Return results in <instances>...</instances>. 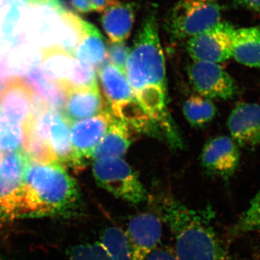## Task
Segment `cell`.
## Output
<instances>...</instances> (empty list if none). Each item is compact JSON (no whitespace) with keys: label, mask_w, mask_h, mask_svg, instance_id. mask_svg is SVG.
I'll use <instances>...</instances> for the list:
<instances>
[{"label":"cell","mask_w":260,"mask_h":260,"mask_svg":"<svg viewBox=\"0 0 260 260\" xmlns=\"http://www.w3.org/2000/svg\"><path fill=\"white\" fill-rule=\"evenodd\" d=\"M258 260H260V255H259V259H258Z\"/></svg>","instance_id":"42"},{"label":"cell","mask_w":260,"mask_h":260,"mask_svg":"<svg viewBox=\"0 0 260 260\" xmlns=\"http://www.w3.org/2000/svg\"><path fill=\"white\" fill-rule=\"evenodd\" d=\"M134 129L125 121L114 118L92 154L91 158H122L134 139Z\"/></svg>","instance_id":"18"},{"label":"cell","mask_w":260,"mask_h":260,"mask_svg":"<svg viewBox=\"0 0 260 260\" xmlns=\"http://www.w3.org/2000/svg\"><path fill=\"white\" fill-rule=\"evenodd\" d=\"M0 260H3V259H2V258H1V257H0Z\"/></svg>","instance_id":"41"},{"label":"cell","mask_w":260,"mask_h":260,"mask_svg":"<svg viewBox=\"0 0 260 260\" xmlns=\"http://www.w3.org/2000/svg\"><path fill=\"white\" fill-rule=\"evenodd\" d=\"M2 154H3V152H2L1 150H0V158H1Z\"/></svg>","instance_id":"40"},{"label":"cell","mask_w":260,"mask_h":260,"mask_svg":"<svg viewBox=\"0 0 260 260\" xmlns=\"http://www.w3.org/2000/svg\"><path fill=\"white\" fill-rule=\"evenodd\" d=\"M80 198L76 181L61 164L30 161L22 184L19 218L69 215Z\"/></svg>","instance_id":"2"},{"label":"cell","mask_w":260,"mask_h":260,"mask_svg":"<svg viewBox=\"0 0 260 260\" xmlns=\"http://www.w3.org/2000/svg\"><path fill=\"white\" fill-rule=\"evenodd\" d=\"M222 8L214 2L181 0L166 22V29L174 39H190L220 22Z\"/></svg>","instance_id":"6"},{"label":"cell","mask_w":260,"mask_h":260,"mask_svg":"<svg viewBox=\"0 0 260 260\" xmlns=\"http://www.w3.org/2000/svg\"><path fill=\"white\" fill-rule=\"evenodd\" d=\"M24 139V124L0 114V148L6 152L23 150Z\"/></svg>","instance_id":"29"},{"label":"cell","mask_w":260,"mask_h":260,"mask_svg":"<svg viewBox=\"0 0 260 260\" xmlns=\"http://www.w3.org/2000/svg\"><path fill=\"white\" fill-rule=\"evenodd\" d=\"M104 102L99 86L67 90L61 115L69 122L83 120L104 111Z\"/></svg>","instance_id":"16"},{"label":"cell","mask_w":260,"mask_h":260,"mask_svg":"<svg viewBox=\"0 0 260 260\" xmlns=\"http://www.w3.org/2000/svg\"><path fill=\"white\" fill-rule=\"evenodd\" d=\"M144 260H178L174 249L166 246H158L148 254Z\"/></svg>","instance_id":"34"},{"label":"cell","mask_w":260,"mask_h":260,"mask_svg":"<svg viewBox=\"0 0 260 260\" xmlns=\"http://www.w3.org/2000/svg\"><path fill=\"white\" fill-rule=\"evenodd\" d=\"M61 25L56 47L61 48L74 56L75 49L84 34L83 19L70 12L60 15Z\"/></svg>","instance_id":"26"},{"label":"cell","mask_w":260,"mask_h":260,"mask_svg":"<svg viewBox=\"0 0 260 260\" xmlns=\"http://www.w3.org/2000/svg\"><path fill=\"white\" fill-rule=\"evenodd\" d=\"M114 119L112 112L104 110L96 116L70 124L72 147L80 167L85 160L91 158Z\"/></svg>","instance_id":"11"},{"label":"cell","mask_w":260,"mask_h":260,"mask_svg":"<svg viewBox=\"0 0 260 260\" xmlns=\"http://www.w3.org/2000/svg\"><path fill=\"white\" fill-rule=\"evenodd\" d=\"M99 86L95 68L81 62L76 59L73 73L64 86L65 90L72 88H90Z\"/></svg>","instance_id":"31"},{"label":"cell","mask_w":260,"mask_h":260,"mask_svg":"<svg viewBox=\"0 0 260 260\" xmlns=\"http://www.w3.org/2000/svg\"><path fill=\"white\" fill-rule=\"evenodd\" d=\"M30 162L23 150L5 152L0 158V177L12 189L20 192L24 176Z\"/></svg>","instance_id":"23"},{"label":"cell","mask_w":260,"mask_h":260,"mask_svg":"<svg viewBox=\"0 0 260 260\" xmlns=\"http://www.w3.org/2000/svg\"><path fill=\"white\" fill-rule=\"evenodd\" d=\"M135 6L129 0H108L102 23L111 42H124L134 25Z\"/></svg>","instance_id":"17"},{"label":"cell","mask_w":260,"mask_h":260,"mask_svg":"<svg viewBox=\"0 0 260 260\" xmlns=\"http://www.w3.org/2000/svg\"><path fill=\"white\" fill-rule=\"evenodd\" d=\"M130 50L131 49L126 47L124 42H111L107 48V57L109 58V63L125 73Z\"/></svg>","instance_id":"33"},{"label":"cell","mask_w":260,"mask_h":260,"mask_svg":"<svg viewBox=\"0 0 260 260\" xmlns=\"http://www.w3.org/2000/svg\"><path fill=\"white\" fill-rule=\"evenodd\" d=\"M232 56L240 64L260 68V27L236 29Z\"/></svg>","instance_id":"21"},{"label":"cell","mask_w":260,"mask_h":260,"mask_svg":"<svg viewBox=\"0 0 260 260\" xmlns=\"http://www.w3.org/2000/svg\"><path fill=\"white\" fill-rule=\"evenodd\" d=\"M84 34L75 49L77 59L97 68L107 58V47L102 34L96 27L83 20Z\"/></svg>","instance_id":"22"},{"label":"cell","mask_w":260,"mask_h":260,"mask_svg":"<svg viewBox=\"0 0 260 260\" xmlns=\"http://www.w3.org/2000/svg\"><path fill=\"white\" fill-rule=\"evenodd\" d=\"M30 0H0V9L10 6L27 7Z\"/></svg>","instance_id":"37"},{"label":"cell","mask_w":260,"mask_h":260,"mask_svg":"<svg viewBox=\"0 0 260 260\" xmlns=\"http://www.w3.org/2000/svg\"><path fill=\"white\" fill-rule=\"evenodd\" d=\"M34 127L50 145L58 164L79 169L70 138V124L60 113L47 109L38 117H32Z\"/></svg>","instance_id":"9"},{"label":"cell","mask_w":260,"mask_h":260,"mask_svg":"<svg viewBox=\"0 0 260 260\" xmlns=\"http://www.w3.org/2000/svg\"><path fill=\"white\" fill-rule=\"evenodd\" d=\"M98 74L113 116L135 129L148 127L153 121L135 97L125 73L109 62L103 65Z\"/></svg>","instance_id":"4"},{"label":"cell","mask_w":260,"mask_h":260,"mask_svg":"<svg viewBox=\"0 0 260 260\" xmlns=\"http://www.w3.org/2000/svg\"><path fill=\"white\" fill-rule=\"evenodd\" d=\"M155 208L174 238L178 260H234L203 214L172 197L162 198Z\"/></svg>","instance_id":"3"},{"label":"cell","mask_w":260,"mask_h":260,"mask_svg":"<svg viewBox=\"0 0 260 260\" xmlns=\"http://www.w3.org/2000/svg\"><path fill=\"white\" fill-rule=\"evenodd\" d=\"M260 229V190L251 200L250 205L239 217L231 229L229 234L238 237Z\"/></svg>","instance_id":"30"},{"label":"cell","mask_w":260,"mask_h":260,"mask_svg":"<svg viewBox=\"0 0 260 260\" xmlns=\"http://www.w3.org/2000/svg\"><path fill=\"white\" fill-rule=\"evenodd\" d=\"M61 15L47 5H28L22 18L24 42L39 49L56 47L60 30Z\"/></svg>","instance_id":"8"},{"label":"cell","mask_w":260,"mask_h":260,"mask_svg":"<svg viewBox=\"0 0 260 260\" xmlns=\"http://www.w3.org/2000/svg\"><path fill=\"white\" fill-rule=\"evenodd\" d=\"M73 7L82 13H88L93 11L90 0H71Z\"/></svg>","instance_id":"36"},{"label":"cell","mask_w":260,"mask_h":260,"mask_svg":"<svg viewBox=\"0 0 260 260\" xmlns=\"http://www.w3.org/2000/svg\"><path fill=\"white\" fill-rule=\"evenodd\" d=\"M69 255L70 260H112L100 242L74 246Z\"/></svg>","instance_id":"32"},{"label":"cell","mask_w":260,"mask_h":260,"mask_svg":"<svg viewBox=\"0 0 260 260\" xmlns=\"http://www.w3.org/2000/svg\"><path fill=\"white\" fill-rule=\"evenodd\" d=\"M93 11L103 12L105 9L108 0H90Z\"/></svg>","instance_id":"38"},{"label":"cell","mask_w":260,"mask_h":260,"mask_svg":"<svg viewBox=\"0 0 260 260\" xmlns=\"http://www.w3.org/2000/svg\"><path fill=\"white\" fill-rule=\"evenodd\" d=\"M7 64L12 76H25L40 65L41 50L26 42L21 43L5 54Z\"/></svg>","instance_id":"24"},{"label":"cell","mask_w":260,"mask_h":260,"mask_svg":"<svg viewBox=\"0 0 260 260\" xmlns=\"http://www.w3.org/2000/svg\"><path fill=\"white\" fill-rule=\"evenodd\" d=\"M25 126V139L23 145V151L31 162L37 164H52L57 162L54 152L50 145L37 133L34 127L32 119Z\"/></svg>","instance_id":"25"},{"label":"cell","mask_w":260,"mask_h":260,"mask_svg":"<svg viewBox=\"0 0 260 260\" xmlns=\"http://www.w3.org/2000/svg\"><path fill=\"white\" fill-rule=\"evenodd\" d=\"M125 75L138 102L153 121L170 129L165 57L154 14L145 19L126 61Z\"/></svg>","instance_id":"1"},{"label":"cell","mask_w":260,"mask_h":260,"mask_svg":"<svg viewBox=\"0 0 260 260\" xmlns=\"http://www.w3.org/2000/svg\"><path fill=\"white\" fill-rule=\"evenodd\" d=\"M198 1H202V2H213V0H198Z\"/></svg>","instance_id":"39"},{"label":"cell","mask_w":260,"mask_h":260,"mask_svg":"<svg viewBox=\"0 0 260 260\" xmlns=\"http://www.w3.org/2000/svg\"><path fill=\"white\" fill-rule=\"evenodd\" d=\"M232 139L242 148L260 143V105L242 103L234 108L228 119Z\"/></svg>","instance_id":"14"},{"label":"cell","mask_w":260,"mask_h":260,"mask_svg":"<svg viewBox=\"0 0 260 260\" xmlns=\"http://www.w3.org/2000/svg\"><path fill=\"white\" fill-rule=\"evenodd\" d=\"M235 30L232 24L220 21L209 30L189 39L186 51L194 61L223 62L232 56Z\"/></svg>","instance_id":"7"},{"label":"cell","mask_w":260,"mask_h":260,"mask_svg":"<svg viewBox=\"0 0 260 260\" xmlns=\"http://www.w3.org/2000/svg\"><path fill=\"white\" fill-rule=\"evenodd\" d=\"M187 73L193 88L207 99H232L237 93L235 80L217 63L194 61Z\"/></svg>","instance_id":"10"},{"label":"cell","mask_w":260,"mask_h":260,"mask_svg":"<svg viewBox=\"0 0 260 260\" xmlns=\"http://www.w3.org/2000/svg\"><path fill=\"white\" fill-rule=\"evenodd\" d=\"M234 5L252 11L260 12V0H234Z\"/></svg>","instance_id":"35"},{"label":"cell","mask_w":260,"mask_h":260,"mask_svg":"<svg viewBox=\"0 0 260 260\" xmlns=\"http://www.w3.org/2000/svg\"><path fill=\"white\" fill-rule=\"evenodd\" d=\"M92 169L98 185L116 198L133 205L146 200L147 191L139 176L122 158L95 159Z\"/></svg>","instance_id":"5"},{"label":"cell","mask_w":260,"mask_h":260,"mask_svg":"<svg viewBox=\"0 0 260 260\" xmlns=\"http://www.w3.org/2000/svg\"><path fill=\"white\" fill-rule=\"evenodd\" d=\"M76 58L58 47L41 50L40 68L48 79L60 85L63 88L73 73Z\"/></svg>","instance_id":"19"},{"label":"cell","mask_w":260,"mask_h":260,"mask_svg":"<svg viewBox=\"0 0 260 260\" xmlns=\"http://www.w3.org/2000/svg\"><path fill=\"white\" fill-rule=\"evenodd\" d=\"M239 156L238 145L232 138L220 136L205 144L201 161L208 172L228 180L237 170Z\"/></svg>","instance_id":"13"},{"label":"cell","mask_w":260,"mask_h":260,"mask_svg":"<svg viewBox=\"0 0 260 260\" xmlns=\"http://www.w3.org/2000/svg\"><path fill=\"white\" fill-rule=\"evenodd\" d=\"M186 121L193 126H202L213 120L216 108L209 99L202 95H193L183 106Z\"/></svg>","instance_id":"27"},{"label":"cell","mask_w":260,"mask_h":260,"mask_svg":"<svg viewBox=\"0 0 260 260\" xmlns=\"http://www.w3.org/2000/svg\"><path fill=\"white\" fill-rule=\"evenodd\" d=\"M126 234L131 249L132 260H144L158 247L161 240V219L157 214L140 213L130 220Z\"/></svg>","instance_id":"12"},{"label":"cell","mask_w":260,"mask_h":260,"mask_svg":"<svg viewBox=\"0 0 260 260\" xmlns=\"http://www.w3.org/2000/svg\"><path fill=\"white\" fill-rule=\"evenodd\" d=\"M23 80L45 102L49 109L61 114L66 101L67 91L59 84L46 78L40 65L32 68Z\"/></svg>","instance_id":"20"},{"label":"cell","mask_w":260,"mask_h":260,"mask_svg":"<svg viewBox=\"0 0 260 260\" xmlns=\"http://www.w3.org/2000/svg\"><path fill=\"white\" fill-rule=\"evenodd\" d=\"M100 242L112 260H132L127 235L120 228L108 227L103 232Z\"/></svg>","instance_id":"28"},{"label":"cell","mask_w":260,"mask_h":260,"mask_svg":"<svg viewBox=\"0 0 260 260\" xmlns=\"http://www.w3.org/2000/svg\"><path fill=\"white\" fill-rule=\"evenodd\" d=\"M32 94L34 91L23 78H12L0 93V114L26 124L31 119Z\"/></svg>","instance_id":"15"}]
</instances>
